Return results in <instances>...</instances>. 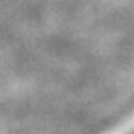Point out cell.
Listing matches in <instances>:
<instances>
[{"instance_id": "cell-1", "label": "cell", "mask_w": 134, "mask_h": 134, "mask_svg": "<svg viewBox=\"0 0 134 134\" xmlns=\"http://www.w3.org/2000/svg\"><path fill=\"white\" fill-rule=\"evenodd\" d=\"M125 134H134V127H132V129H130V130H127V132H125Z\"/></svg>"}]
</instances>
